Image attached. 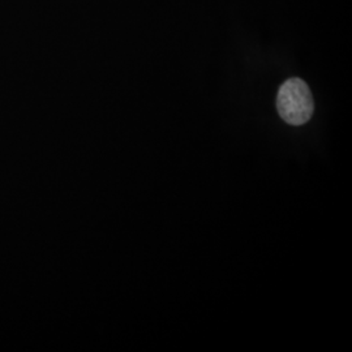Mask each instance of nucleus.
Returning a JSON list of instances; mask_svg holds the SVG:
<instances>
[{
    "label": "nucleus",
    "instance_id": "1",
    "mask_svg": "<svg viewBox=\"0 0 352 352\" xmlns=\"http://www.w3.org/2000/svg\"><path fill=\"white\" fill-rule=\"evenodd\" d=\"M278 113L291 126H302L314 115L312 93L302 78L292 77L278 91Z\"/></svg>",
    "mask_w": 352,
    "mask_h": 352
}]
</instances>
